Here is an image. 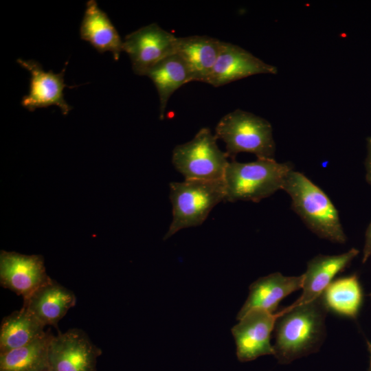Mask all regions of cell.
<instances>
[{
    "instance_id": "obj_22",
    "label": "cell",
    "mask_w": 371,
    "mask_h": 371,
    "mask_svg": "<svg viewBox=\"0 0 371 371\" xmlns=\"http://www.w3.org/2000/svg\"><path fill=\"white\" fill-rule=\"evenodd\" d=\"M371 256V222L365 235V244L363 249L362 262L365 263Z\"/></svg>"
},
{
    "instance_id": "obj_16",
    "label": "cell",
    "mask_w": 371,
    "mask_h": 371,
    "mask_svg": "<svg viewBox=\"0 0 371 371\" xmlns=\"http://www.w3.org/2000/svg\"><path fill=\"white\" fill-rule=\"evenodd\" d=\"M80 36L99 53L109 52L117 60L123 52V40L105 12L96 1L89 0L80 26Z\"/></svg>"
},
{
    "instance_id": "obj_9",
    "label": "cell",
    "mask_w": 371,
    "mask_h": 371,
    "mask_svg": "<svg viewBox=\"0 0 371 371\" xmlns=\"http://www.w3.org/2000/svg\"><path fill=\"white\" fill-rule=\"evenodd\" d=\"M278 317V312L253 310L232 327L238 361L247 362L261 356L273 355L271 334Z\"/></svg>"
},
{
    "instance_id": "obj_5",
    "label": "cell",
    "mask_w": 371,
    "mask_h": 371,
    "mask_svg": "<svg viewBox=\"0 0 371 371\" xmlns=\"http://www.w3.org/2000/svg\"><path fill=\"white\" fill-rule=\"evenodd\" d=\"M215 135L225 142V153L232 160L240 153H253L257 159H274L272 126L252 113L238 109L227 113L216 124Z\"/></svg>"
},
{
    "instance_id": "obj_2",
    "label": "cell",
    "mask_w": 371,
    "mask_h": 371,
    "mask_svg": "<svg viewBox=\"0 0 371 371\" xmlns=\"http://www.w3.org/2000/svg\"><path fill=\"white\" fill-rule=\"evenodd\" d=\"M282 190L289 195L293 210L313 233L333 243L346 242L337 208L326 193L303 173L291 170Z\"/></svg>"
},
{
    "instance_id": "obj_8",
    "label": "cell",
    "mask_w": 371,
    "mask_h": 371,
    "mask_svg": "<svg viewBox=\"0 0 371 371\" xmlns=\"http://www.w3.org/2000/svg\"><path fill=\"white\" fill-rule=\"evenodd\" d=\"M102 350L81 329L72 328L53 336L49 347V366L54 371H96Z\"/></svg>"
},
{
    "instance_id": "obj_21",
    "label": "cell",
    "mask_w": 371,
    "mask_h": 371,
    "mask_svg": "<svg viewBox=\"0 0 371 371\" xmlns=\"http://www.w3.org/2000/svg\"><path fill=\"white\" fill-rule=\"evenodd\" d=\"M322 297L328 311L355 319L363 301L357 276L354 274L333 280L325 289Z\"/></svg>"
},
{
    "instance_id": "obj_18",
    "label": "cell",
    "mask_w": 371,
    "mask_h": 371,
    "mask_svg": "<svg viewBox=\"0 0 371 371\" xmlns=\"http://www.w3.org/2000/svg\"><path fill=\"white\" fill-rule=\"evenodd\" d=\"M153 82L159 99V117L163 119L171 95L185 84L192 82L190 72L183 60L172 54L153 66L146 74Z\"/></svg>"
},
{
    "instance_id": "obj_19",
    "label": "cell",
    "mask_w": 371,
    "mask_h": 371,
    "mask_svg": "<svg viewBox=\"0 0 371 371\" xmlns=\"http://www.w3.org/2000/svg\"><path fill=\"white\" fill-rule=\"evenodd\" d=\"M45 326L22 307L5 317L0 330V353L27 345L43 337Z\"/></svg>"
},
{
    "instance_id": "obj_25",
    "label": "cell",
    "mask_w": 371,
    "mask_h": 371,
    "mask_svg": "<svg viewBox=\"0 0 371 371\" xmlns=\"http://www.w3.org/2000/svg\"><path fill=\"white\" fill-rule=\"evenodd\" d=\"M43 371H54V370H52L50 367H48L47 368L45 369Z\"/></svg>"
},
{
    "instance_id": "obj_24",
    "label": "cell",
    "mask_w": 371,
    "mask_h": 371,
    "mask_svg": "<svg viewBox=\"0 0 371 371\" xmlns=\"http://www.w3.org/2000/svg\"><path fill=\"white\" fill-rule=\"evenodd\" d=\"M367 347L370 354V363L368 371H371V341H367Z\"/></svg>"
},
{
    "instance_id": "obj_4",
    "label": "cell",
    "mask_w": 371,
    "mask_h": 371,
    "mask_svg": "<svg viewBox=\"0 0 371 371\" xmlns=\"http://www.w3.org/2000/svg\"><path fill=\"white\" fill-rule=\"evenodd\" d=\"M169 187L172 219L164 240L182 229L201 225L214 207L225 199L223 179H185L181 182H172Z\"/></svg>"
},
{
    "instance_id": "obj_11",
    "label": "cell",
    "mask_w": 371,
    "mask_h": 371,
    "mask_svg": "<svg viewBox=\"0 0 371 371\" xmlns=\"http://www.w3.org/2000/svg\"><path fill=\"white\" fill-rule=\"evenodd\" d=\"M49 279L42 256L1 251L0 282L4 288L25 299Z\"/></svg>"
},
{
    "instance_id": "obj_20",
    "label": "cell",
    "mask_w": 371,
    "mask_h": 371,
    "mask_svg": "<svg viewBox=\"0 0 371 371\" xmlns=\"http://www.w3.org/2000/svg\"><path fill=\"white\" fill-rule=\"evenodd\" d=\"M54 335H45L24 346L0 353V371H43L49 367L48 352Z\"/></svg>"
},
{
    "instance_id": "obj_6",
    "label": "cell",
    "mask_w": 371,
    "mask_h": 371,
    "mask_svg": "<svg viewBox=\"0 0 371 371\" xmlns=\"http://www.w3.org/2000/svg\"><path fill=\"white\" fill-rule=\"evenodd\" d=\"M217 140L208 127L201 128L190 141L174 148L172 161L175 169L185 179H223L229 161Z\"/></svg>"
},
{
    "instance_id": "obj_15",
    "label": "cell",
    "mask_w": 371,
    "mask_h": 371,
    "mask_svg": "<svg viewBox=\"0 0 371 371\" xmlns=\"http://www.w3.org/2000/svg\"><path fill=\"white\" fill-rule=\"evenodd\" d=\"M76 302V297L71 290L50 278L23 299V307L45 326L57 327L58 322L75 306Z\"/></svg>"
},
{
    "instance_id": "obj_13",
    "label": "cell",
    "mask_w": 371,
    "mask_h": 371,
    "mask_svg": "<svg viewBox=\"0 0 371 371\" xmlns=\"http://www.w3.org/2000/svg\"><path fill=\"white\" fill-rule=\"evenodd\" d=\"M304 275L285 276L280 272L271 273L254 281L248 297L237 314L240 320L253 310L275 313L279 303L286 296L302 288Z\"/></svg>"
},
{
    "instance_id": "obj_17",
    "label": "cell",
    "mask_w": 371,
    "mask_h": 371,
    "mask_svg": "<svg viewBox=\"0 0 371 371\" xmlns=\"http://www.w3.org/2000/svg\"><path fill=\"white\" fill-rule=\"evenodd\" d=\"M222 43L208 36L177 38L176 53L186 64L192 81L207 83L219 56Z\"/></svg>"
},
{
    "instance_id": "obj_23",
    "label": "cell",
    "mask_w": 371,
    "mask_h": 371,
    "mask_svg": "<svg viewBox=\"0 0 371 371\" xmlns=\"http://www.w3.org/2000/svg\"><path fill=\"white\" fill-rule=\"evenodd\" d=\"M366 180L371 186V137L367 141V156L366 159Z\"/></svg>"
},
{
    "instance_id": "obj_12",
    "label": "cell",
    "mask_w": 371,
    "mask_h": 371,
    "mask_svg": "<svg viewBox=\"0 0 371 371\" xmlns=\"http://www.w3.org/2000/svg\"><path fill=\"white\" fill-rule=\"evenodd\" d=\"M277 67L241 47L223 41L221 49L207 83L218 87L257 74H276Z\"/></svg>"
},
{
    "instance_id": "obj_14",
    "label": "cell",
    "mask_w": 371,
    "mask_h": 371,
    "mask_svg": "<svg viewBox=\"0 0 371 371\" xmlns=\"http://www.w3.org/2000/svg\"><path fill=\"white\" fill-rule=\"evenodd\" d=\"M359 254L357 249L352 248L341 254H319L311 258L303 273L302 293L290 306L308 303L322 295L335 276L343 271Z\"/></svg>"
},
{
    "instance_id": "obj_1",
    "label": "cell",
    "mask_w": 371,
    "mask_h": 371,
    "mask_svg": "<svg viewBox=\"0 0 371 371\" xmlns=\"http://www.w3.org/2000/svg\"><path fill=\"white\" fill-rule=\"evenodd\" d=\"M328 311L322 295L308 303L289 306L278 312L273 347L279 363L288 364L319 350L326 337Z\"/></svg>"
},
{
    "instance_id": "obj_7",
    "label": "cell",
    "mask_w": 371,
    "mask_h": 371,
    "mask_svg": "<svg viewBox=\"0 0 371 371\" xmlns=\"http://www.w3.org/2000/svg\"><path fill=\"white\" fill-rule=\"evenodd\" d=\"M177 38L158 24L150 23L124 37L123 52L129 56L134 73L146 76L157 63L176 53Z\"/></svg>"
},
{
    "instance_id": "obj_3",
    "label": "cell",
    "mask_w": 371,
    "mask_h": 371,
    "mask_svg": "<svg viewBox=\"0 0 371 371\" xmlns=\"http://www.w3.org/2000/svg\"><path fill=\"white\" fill-rule=\"evenodd\" d=\"M293 168L291 163H280L275 159H257L247 163L232 160L223 177L225 201L259 202L282 190Z\"/></svg>"
},
{
    "instance_id": "obj_10",
    "label": "cell",
    "mask_w": 371,
    "mask_h": 371,
    "mask_svg": "<svg viewBox=\"0 0 371 371\" xmlns=\"http://www.w3.org/2000/svg\"><path fill=\"white\" fill-rule=\"evenodd\" d=\"M16 62L31 75L29 93L23 97L21 105L30 111L56 105L64 115H67L72 106L65 100L64 89L74 87L68 86L64 81L67 63L63 69L56 74L52 70L45 71L38 61L32 59L18 58Z\"/></svg>"
}]
</instances>
